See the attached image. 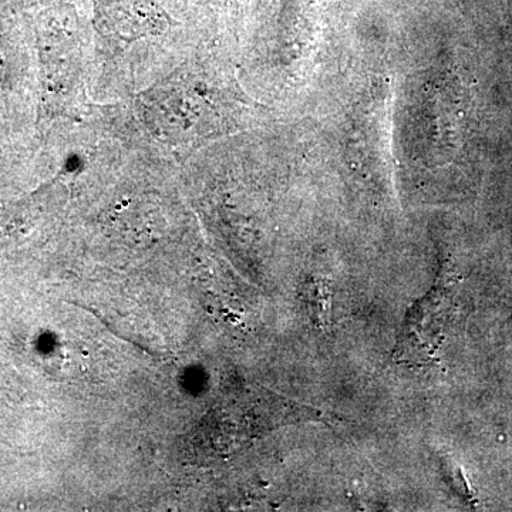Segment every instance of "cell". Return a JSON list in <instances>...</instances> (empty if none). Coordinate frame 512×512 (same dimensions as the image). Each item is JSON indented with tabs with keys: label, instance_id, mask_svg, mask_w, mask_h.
Here are the masks:
<instances>
[{
	"label": "cell",
	"instance_id": "cell-2",
	"mask_svg": "<svg viewBox=\"0 0 512 512\" xmlns=\"http://www.w3.org/2000/svg\"><path fill=\"white\" fill-rule=\"evenodd\" d=\"M312 319L320 329L329 328L332 319V288L326 279H315L306 289Z\"/></svg>",
	"mask_w": 512,
	"mask_h": 512
},
{
	"label": "cell",
	"instance_id": "cell-1",
	"mask_svg": "<svg viewBox=\"0 0 512 512\" xmlns=\"http://www.w3.org/2000/svg\"><path fill=\"white\" fill-rule=\"evenodd\" d=\"M453 313V288L446 276H441L407 313L394 348V362L413 367L431 365Z\"/></svg>",
	"mask_w": 512,
	"mask_h": 512
}]
</instances>
